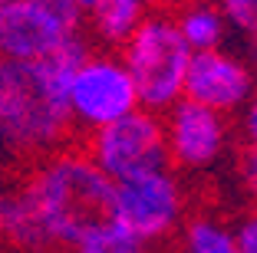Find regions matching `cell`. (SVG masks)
<instances>
[{
    "label": "cell",
    "mask_w": 257,
    "mask_h": 253,
    "mask_svg": "<svg viewBox=\"0 0 257 253\" xmlns=\"http://www.w3.org/2000/svg\"><path fill=\"white\" fill-rule=\"evenodd\" d=\"M86 53L89 43H79L30 66L0 63V151L40 161L66 148L73 138L66 82Z\"/></svg>",
    "instance_id": "cell-1"
},
{
    "label": "cell",
    "mask_w": 257,
    "mask_h": 253,
    "mask_svg": "<svg viewBox=\"0 0 257 253\" xmlns=\"http://www.w3.org/2000/svg\"><path fill=\"white\" fill-rule=\"evenodd\" d=\"M20 181L37 204L53 250H73L89 230L109 220L112 181L86 158L83 148L66 145L40 158Z\"/></svg>",
    "instance_id": "cell-2"
},
{
    "label": "cell",
    "mask_w": 257,
    "mask_h": 253,
    "mask_svg": "<svg viewBox=\"0 0 257 253\" xmlns=\"http://www.w3.org/2000/svg\"><path fill=\"white\" fill-rule=\"evenodd\" d=\"M128 79L136 86L139 109L165 115L172 105L185 99V73L191 63V50L182 33L175 30L172 10L152 7L132 40L119 50Z\"/></svg>",
    "instance_id": "cell-3"
},
{
    "label": "cell",
    "mask_w": 257,
    "mask_h": 253,
    "mask_svg": "<svg viewBox=\"0 0 257 253\" xmlns=\"http://www.w3.org/2000/svg\"><path fill=\"white\" fill-rule=\"evenodd\" d=\"M79 0H0V63L53 60L86 43Z\"/></svg>",
    "instance_id": "cell-4"
},
{
    "label": "cell",
    "mask_w": 257,
    "mask_h": 253,
    "mask_svg": "<svg viewBox=\"0 0 257 253\" xmlns=\"http://www.w3.org/2000/svg\"><path fill=\"white\" fill-rule=\"evenodd\" d=\"M109 220L142 253H149L152 246L178 237L182 223L188 220V191L172 168L119 181L112 184Z\"/></svg>",
    "instance_id": "cell-5"
},
{
    "label": "cell",
    "mask_w": 257,
    "mask_h": 253,
    "mask_svg": "<svg viewBox=\"0 0 257 253\" xmlns=\"http://www.w3.org/2000/svg\"><path fill=\"white\" fill-rule=\"evenodd\" d=\"M139 109L136 86L119 53H86L66 82V112L73 132L92 135Z\"/></svg>",
    "instance_id": "cell-6"
},
{
    "label": "cell",
    "mask_w": 257,
    "mask_h": 253,
    "mask_svg": "<svg viewBox=\"0 0 257 253\" xmlns=\"http://www.w3.org/2000/svg\"><path fill=\"white\" fill-rule=\"evenodd\" d=\"M83 151L112 184L168 168L162 115L145 109H136L125 119L86 135Z\"/></svg>",
    "instance_id": "cell-7"
},
{
    "label": "cell",
    "mask_w": 257,
    "mask_h": 253,
    "mask_svg": "<svg viewBox=\"0 0 257 253\" xmlns=\"http://www.w3.org/2000/svg\"><path fill=\"white\" fill-rule=\"evenodd\" d=\"M162 128H165L168 168L175 174L211 171L231 148V119L211 109H201L188 99H182L162 115Z\"/></svg>",
    "instance_id": "cell-8"
},
{
    "label": "cell",
    "mask_w": 257,
    "mask_h": 253,
    "mask_svg": "<svg viewBox=\"0 0 257 253\" xmlns=\"http://www.w3.org/2000/svg\"><path fill=\"white\" fill-rule=\"evenodd\" d=\"M257 96V69L241 53L211 50L191 53L188 73H185V99L218 115H241L247 102Z\"/></svg>",
    "instance_id": "cell-9"
},
{
    "label": "cell",
    "mask_w": 257,
    "mask_h": 253,
    "mask_svg": "<svg viewBox=\"0 0 257 253\" xmlns=\"http://www.w3.org/2000/svg\"><path fill=\"white\" fill-rule=\"evenodd\" d=\"M0 243L17 253H53V240L20 178L0 181Z\"/></svg>",
    "instance_id": "cell-10"
},
{
    "label": "cell",
    "mask_w": 257,
    "mask_h": 253,
    "mask_svg": "<svg viewBox=\"0 0 257 253\" xmlns=\"http://www.w3.org/2000/svg\"><path fill=\"white\" fill-rule=\"evenodd\" d=\"M149 10L152 7L142 0H89L83 4V27L96 43L106 46V53H112L132 40V33L142 27Z\"/></svg>",
    "instance_id": "cell-11"
},
{
    "label": "cell",
    "mask_w": 257,
    "mask_h": 253,
    "mask_svg": "<svg viewBox=\"0 0 257 253\" xmlns=\"http://www.w3.org/2000/svg\"><path fill=\"white\" fill-rule=\"evenodd\" d=\"M172 20L191 53L224 50V40L231 33L221 4H182V7H172Z\"/></svg>",
    "instance_id": "cell-12"
},
{
    "label": "cell",
    "mask_w": 257,
    "mask_h": 253,
    "mask_svg": "<svg viewBox=\"0 0 257 253\" xmlns=\"http://www.w3.org/2000/svg\"><path fill=\"white\" fill-rule=\"evenodd\" d=\"M175 253H241L234 243V230L224 217L211 210L188 214L175 237Z\"/></svg>",
    "instance_id": "cell-13"
},
{
    "label": "cell",
    "mask_w": 257,
    "mask_h": 253,
    "mask_svg": "<svg viewBox=\"0 0 257 253\" xmlns=\"http://www.w3.org/2000/svg\"><path fill=\"white\" fill-rule=\"evenodd\" d=\"M69 253H142V250H139L112 220H106L102 227H96V230L86 233Z\"/></svg>",
    "instance_id": "cell-14"
},
{
    "label": "cell",
    "mask_w": 257,
    "mask_h": 253,
    "mask_svg": "<svg viewBox=\"0 0 257 253\" xmlns=\"http://www.w3.org/2000/svg\"><path fill=\"white\" fill-rule=\"evenodd\" d=\"M221 10H224L227 27L237 30L257 50V0H227L221 4Z\"/></svg>",
    "instance_id": "cell-15"
},
{
    "label": "cell",
    "mask_w": 257,
    "mask_h": 253,
    "mask_svg": "<svg viewBox=\"0 0 257 253\" xmlns=\"http://www.w3.org/2000/svg\"><path fill=\"white\" fill-rule=\"evenodd\" d=\"M231 230H234V243L241 253H257V204L247 207L234 223H231Z\"/></svg>",
    "instance_id": "cell-16"
},
{
    "label": "cell",
    "mask_w": 257,
    "mask_h": 253,
    "mask_svg": "<svg viewBox=\"0 0 257 253\" xmlns=\"http://www.w3.org/2000/svg\"><path fill=\"white\" fill-rule=\"evenodd\" d=\"M241 178H244V187H247L250 201L257 204V148H244V155H241Z\"/></svg>",
    "instance_id": "cell-17"
},
{
    "label": "cell",
    "mask_w": 257,
    "mask_h": 253,
    "mask_svg": "<svg viewBox=\"0 0 257 253\" xmlns=\"http://www.w3.org/2000/svg\"><path fill=\"white\" fill-rule=\"evenodd\" d=\"M241 138H244V148H257V96L241 112Z\"/></svg>",
    "instance_id": "cell-18"
},
{
    "label": "cell",
    "mask_w": 257,
    "mask_h": 253,
    "mask_svg": "<svg viewBox=\"0 0 257 253\" xmlns=\"http://www.w3.org/2000/svg\"><path fill=\"white\" fill-rule=\"evenodd\" d=\"M53 253H69V250H53Z\"/></svg>",
    "instance_id": "cell-19"
}]
</instances>
